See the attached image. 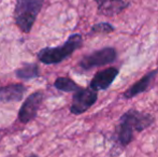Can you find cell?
<instances>
[{
  "mask_svg": "<svg viewBox=\"0 0 158 157\" xmlns=\"http://www.w3.org/2000/svg\"><path fill=\"white\" fill-rule=\"evenodd\" d=\"M98 99L97 92L93 88H81L73 94L70 112L74 115H80L93 107Z\"/></svg>",
  "mask_w": 158,
  "mask_h": 157,
  "instance_id": "obj_6",
  "label": "cell"
},
{
  "mask_svg": "<svg viewBox=\"0 0 158 157\" xmlns=\"http://www.w3.org/2000/svg\"><path fill=\"white\" fill-rule=\"evenodd\" d=\"M117 76H118V69L117 68L110 67L104 70H101L94 76V78L90 81L89 87L93 88L96 92L108 89L112 85V83L114 82Z\"/></svg>",
  "mask_w": 158,
  "mask_h": 157,
  "instance_id": "obj_7",
  "label": "cell"
},
{
  "mask_svg": "<svg viewBox=\"0 0 158 157\" xmlns=\"http://www.w3.org/2000/svg\"><path fill=\"white\" fill-rule=\"evenodd\" d=\"M157 73H158V69H155V70H153V71L146 73L145 76H142L139 81L135 82L133 85H131L128 89L125 90L123 94V97L125 99H130V98H133V97L138 96V95L142 94V93H144L145 90H148V87L151 86V84H152V82L154 81L155 76H157Z\"/></svg>",
  "mask_w": 158,
  "mask_h": 157,
  "instance_id": "obj_9",
  "label": "cell"
},
{
  "mask_svg": "<svg viewBox=\"0 0 158 157\" xmlns=\"http://www.w3.org/2000/svg\"><path fill=\"white\" fill-rule=\"evenodd\" d=\"M115 30L114 26L108 22H101V23L95 24L90 29V35H108Z\"/></svg>",
  "mask_w": 158,
  "mask_h": 157,
  "instance_id": "obj_13",
  "label": "cell"
},
{
  "mask_svg": "<svg viewBox=\"0 0 158 157\" xmlns=\"http://www.w3.org/2000/svg\"><path fill=\"white\" fill-rule=\"evenodd\" d=\"M116 58L117 52L114 48H103L82 57L79 61V67L83 70H92L114 63Z\"/></svg>",
  "mask_w": 158,
  "mask_h": 157,
  "instance_id": "obj_4",
  "label": "cell"
},
{
  "mask_svg": "<svg viewBox=\"0 0 158 157\" xmlns=\"http://www.w3.org/2000/svg\"><path fill=\"white\" fill-rule=\"evenodd\" d=\"M27 157H40V156H38L37 154H30V155H28Z\"/></svg>",
  "mask_w": 158,
  "mask_h": 157,
  "instance_id": "obj_14",
  "label": "cell"
},
{
  "mask_svg": "<svg viewBox=\"0 0 158 157\" xmlns=\"http://www.w3.org/2000/svg\"><path fill=\"white\" fill-rule=\"evenodd\" d=\"M27 87L22 83L9 84L0 87V103L19 102L24 98Z\"/></svg>",
  "mask_w": 158,
  "mask_h": 157,
  "instance_id": "obj_8",
  "label": "cell"
},
{
  "mask_svg": "<svg viewBox=\"0 0 158 157\" xmlns=\"http://www.w3.org/2000/svg\"><path fill=\"white\" fill-rule=\"evenodd\" d=\"M54 87L64 93H75L82 88L73 80H71L70 78H66V76H59L55 80Z\"/></svg>",
  "mask_w": 158,
  "mask_h": 157,
  "instance_id": "obj_12",
  "label": "cell"
},
{
  "mask_svg": "<svg viewBox=\"0 0 158 157\" xmlns=\"http://www.w3.org/2000/svg\"><path fill=\"white\" fill-rule=\"evenodd\" d=\"M44 100V93L37 90L30 94L22 105L19 111V121L23 124H28L37 118L41 105Z\"/></svg>",
  "mask_w": 158,
  "mask_h": 157,
  "instance_id": "obj_5",
  "label": "cell"
},
{
  "mask_svg": "<svg viewBox=\"0 0 158 157\" xmlns=\"http://www.w3.org/2000/svg\"><path fill=\"white\" fill-rule=\"evenodd\" d=\"M83 45L80 34H73L59 46H46L37 53V58L44 65H57L63 63Z\"/></svg>",
  "mask_w": 158,
  "mask_h": 157,
  "instance_id": "obj_2",
  "label": "cell"
},
{
  "mask_svg": "<svg viewBox=\"0 0 158 157\" xmlns=\"http://www.w3.org/2000/svg\"><path fill=\"white\" fill-rule=\"evenodd\" d=\"M44 0H16L14 8V22L25 34L31 31Z\"/></svg>",
  "mask_w": 158,
  "mask_h": 157,
  "instance_id": "obj_3",
  "label": "cell"
},
{
  "mask_svg": "<svg viewBox=\"0 0 158 157\" xmlns=\"http://www.w3.org/2000/svg\"><path fill=\"white\" fill-rule=\"evenodd\" d=\"M15 76L17 79L23 81H30L40 76L39 65L35 63H24L19 68L15 70Z\"/></svg>",
  "mask_w": 158,
  "mask_h": 157,
  "instance_id": "obj_11",
  "label": "cell"
},
{
  "mask_svg": "<svg viewBox=\"0 0 158 157\" xmlns=\"http://www.w3.org/2000/svg\"><path fill=\"white\" fill-rule=\"evenodd\" d=\"M155 118L152 114L130 109L123 114L116 126L115 141L121 147H126L133 140L135 132H141L148 128Z\"/></svg>",
  "mask_w": 158,
  "mask_h": 157,
  "instance_id": "obj_1",
  "label": "cell"
},
{
  "mask_svg": "<svg viewBox=\"0 0 158 157\" xmlns=\"http://www.w3.org/2000/svg\"><path fill=\"white\" fill-rule=\"evenodd\" d=\"M95 2L98 12L104 16H115L129 6L125 0H95Z\"/></svg>",
  "mask_w": 158,
  "mask_h": 157,
  "instance_id": "obj_10",
  "label": "cell"
}]
</instances>
